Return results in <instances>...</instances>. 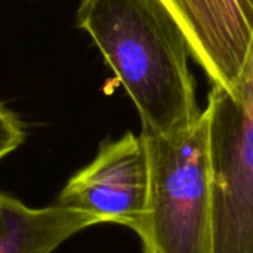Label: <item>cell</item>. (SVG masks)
<instances>
[{"mask_svg":"<svg viewBox=\"0 0 253 253\" xmlns=\"http://www.w3.org/2000/svg\"><path fill=\"white\" fill-rule=\"evenodd\" d=\"M77 22L132 98L142 132L169 133L200 116L190 46L163 0H82Z\"/></svg>","mask_w":253,"mask_h":253,"instance_id":"obj_1","label":"cell"},{"mask_svg":"<svg viewBox=\"0 0 253 253\" xmlns=\"http://www.w3.org/2000/svg\"><path fill=\"white\" fill-rule=\"evenodd\" d=\"M148 160L142 253H212L211 110L169 133L141 132Z\"/></svg>","mask_w":253,"mask_h":253,"instance_id":"obj_2","label":"cell"},{"mask_svg":"<svg viewBox=\"0 0 253 253\" xmlns=\"http://www.w3.org/2000/svg\"><path fill=\"white\" fill-rule=\"evenodd\" d=\"M148 202V160L141 136L132 132L104 142L95 159L77 170L56 203L90 215L96 224L139 228Z\"/></svg>","mask_w":253,"mask_h":253,"instance_id":"obj_3","label":"cell"},{"mask_svg":"<svg viewBox=\"0 0 253 253\" xmlns=\"http://www.w3.org/2000/svg\"><path fill=\"white\" fill-rule=\"evenodd\" d=\"M215 86L233 90L253 44V0H163Z\"/></svg>","mask_w":253,"mask_h":253,"instance_id":"obj_4","label":"cell"},{"mask_svg":"<svg viewBox=\"0 0 253 253\" xmlns=\"http://www.w3.org/2000/svg\"><path fill=\"white\" fill-rule=\"evenodd\" d=\"M93 225L98 224L90 215L74 208H30L0 191V253H52Z\"/></svg>","mask_w":253,"mask_h":253,"instance_id":"obj_5","label":"cell"},{"mask_svg":"<svg viewBox=\"0 0 253 253\" xmlns=\"http://www.w3.org/2000/svg\"><path fill=\"white\" fill-rule=\"evenodd\" d=\"M25 141V129L19 117L0 102V162Z\"/></svg>","mask_w":253,"mask_h":253,"instance_id":"obj_6","label":"cell"}]
</instances>
